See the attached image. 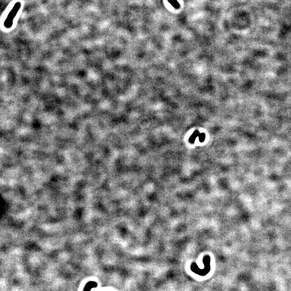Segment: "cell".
Returning <instances> with one entry per match:
<instances>
[{
    "mask_svg": "<svg viewBox=\"0 0 291 291\" xmlns=\"http://www.w3.org/2000/svg\"><path fill=\"white\" fill-rule=\"evenodd\" d=\"M199 139H200V142H203L205 139V134H201L199 136Z\"/></svg>",
    "mask_w": 291,
    "mask_h": 291,
    "instance_id": "cell-3",
    "label": "cell"
},
{
    "mask_svg": "<svg viewBox=\"0 0 291 291\" xmlns=\"http://www.w3.org/2000/svg\"><path fill=\"white\" fill-rule=\"evenodd\" d=\"M168 2L175 9H178L180 8V4L178 3L177 0H168Z\"/></svg>",
    "mask_w": 291,
    "mask_h": 291,
    "instance_id": "cell-1",
    "label": "cell"
},
{
    "mask_svg": "<svg viewBox=\"0 0 291 291\" xmlns=\"http://www.w3.org/2000/svg\"><path fill=\"white\" fill-rule=\"evenodd\" d=\"M198 136H199V132H198L197 131H196L193 133V134L191 136L190 138L189 139V141H190L191 143H193L194 141H195L196 138Z\"/></svg>",
    "mask_w": 291,
    "mask_h": 291,
    "instance_id": "cell-2",
    "label": "cell"
}]
</instances>
